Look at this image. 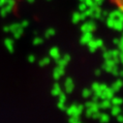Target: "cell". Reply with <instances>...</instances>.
Here are the masks:
<instances>
[{
    "instance_id": "ba28073f",
    "label": "cell",
    "mask_w": 123,
    "mask_h": 123,
    "mask_svg": "<svg viewBox=\"0 0 123 123\" xmlns=\"http://www.w3.org/2000/svg\"><path fill=\"white\" fill-rule=\"evenodd\" d=\"M26 25H27V21H22L20 24V26H26Z\"/></svg>"
},
{
    "instance_id": "30bf717a",
    "label": "cell",
    "mask_w": 123,
    "mask_h": 123,
    "mask_svg": "<svg viewBox=\"0 0 123 123\" xmlns=\"http://www.w3.org/2000/svg\"><path fill=\"white\" fill-rule=\"evenodd\" d=\"M0 7H1V6H0Z\"/></svg>"
},
{
    "instance_id": "9c48e42d",
    "label": "cell",
    "mask_w": 123,
    "mask_h": 123,
    "mask_svg": "<svg viewBox=\"0 0 123 123\" xmlns=\"http://www.w3.org/2000/svg\"><path fill=\"white\" fill-rule=\"evenodd\" d=\"M29 61H30V62H33V61H34V57L33 56H29Z\"/></svg>"
},
{
    "instance_id": "8992f818",
    "label": "cell",
    "mask_w": 123,
    "mask_h": 123,
    "mask_svg": "<svg viewBox=\"0 0 123 123\" xmlns=\"http://www.w3.org/2000/svg\"><path fill=\"white\" fill-rule=\"evenodd\" d=\"M6 4L11 5V6H14L15 5V0H6Z\"/></svg>"
},
{
    "instance_id": "52a82bcc",
    "label": "cell",
    "mask_w": 123,
    "mask_h": 123,
    "mask_svg": "<svg viewBox=\"0 0 123 123\" xmlns=\"http://www.w3.org/2000/svg\"><path fill=\"white\" fill-rule=\"evenodd\" d=\"M3 30H4V32H10V26H4Z\"/></svg>"
},
{
    "instance_id": "6da1fadb",
    "label": "cell",
    "mask_w": 123,
    "mask_h": 123,
    "mask_svg": "<svg viewBox=\"0 0 123 123\" xmlns=\"http://www.w3.org/2000/svg\"><path fill=\"white\" fill-rule=\"evenodd\" d=\"M4 44H5L6 48H7V49H8L10 52H13V50H14V42H13V40H11V39H6L5 42H4Z\"/></svg>"
},
{
    "instance_id": "3957f363",
    "label": "cell",
    "mask_w": 123,
    "mask_h": 123,
    "mask_svg": "<svg viewBox=\"0 0 123 123\" xmlns=\"http://www.w3.org/2000/svg\"><path fill=\"white\" fill-rule=\"evenodd\" d=\"M19 27H20V24H18V23H14V24H12V25L10 26V31L14 33V32L16 31V30H18Z\"/></svg>"
},
{
    "instance_id": "5b68a950",
    "label": "cell",
    "mask_w": 123,
    "mask_h": 123,
    "mask_svg": "<svg viewBox=\"0 0 123 123\" xmlns=\"http://www.w3.org/2000/svg\"><path fill=\"white\" fill-rule=\"evenodd\" d=\"M0 15H1L2 17H6V16L8 15V11L6 10V8H5L4 6L1 8V11H0Z\"/></svg>"
},
{
    "instance_id": "7a4b0ae2",
    "label": "cell",
    "mask_w": 123,
    "mask_h": 123,
    "mask_svg": "<svg viewBox=\"0 0 123 123\" xmlns=\"http://www.w3.org/2000/svg\"><path fill=\"white\" fill-rule=\"evenodd\" d=\"M110 1L123 11V0H110Z\"/></svg>"
},
{
    "instance_id": "277c9868",
    "label": "cell",
    "mask_w": 123,
    "mask_h": 123,
    "mask_svg": "<svg viewBox=\"0 0 123 123\" xmlns=\"http://www.w3.org/2000/svg\"><path fill=\"white\" fill-rule=\"evenodd\" d=\"M21 33H22V29H21V27H19L18 30H16V31L14 32V37H15L16 39H18V38L20 37Z\"/></svg>"
}]
</instances>
